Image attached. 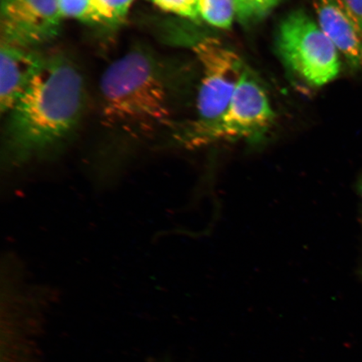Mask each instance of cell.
Listing matches in <instances>:
<instances>
[{"instance_id":"obj_1","label":"cell","mask_w":362,"mask_h":362,"mask_svg":"<svg viewBox=\"0 0 362 362\" xmlns=\"http://www.w3.org/2000/svg\"><path fill=\"white\" fill-rule=\"evenodd\" d=\"M83 76L61 52L44 56L33 80L7 112L4 157L21 165L51 153L74 133L83 115Z\"/></svg>"},{"instance_id":"obj_2","label":"cell","mask_w":362,"mask_h":362,"mask_svg":"<svg viewBox=\"0 0 362 362\" xmlns=\"http://www.w3.org/2000/svg\"><path fill=\"white\" fill-rule=\"evenodd\" d=\"M104 123L130 134L148 133L168 123V84L161 63L147 48L135 47L117 59L100 80Z\"/></svg>"},{"instance_id":"obj_3","label":"cell","mask_w":362,"mask_h":362,"mask_svg":"<svg viewBox=\"0 0 362 362\" xmlns=\"http://www.w3.org/2000/svg\"><path fill=\"white\" fill-rule=\"evenodd\" d=\"M194 49L203 67V78L197 97V120L185 133L183 141L200 144L208 142L228 110L245 69L241 58L215 38L201 40Z\"/></svg>"},{"instance_id":"obj_4","label":"cell","mask_w":362,"mask_h":362,"mask_svg":"<svg viewBox=\"0 0 362 362\" xmlns=\"http://www.w3.org/2000/svg\"><path fill=\"white\" fill-rule=\"evenodd\" d=\"M279 47L288 67L308 83L320 87L339 74L337 48L318 23L304 12L291 13L282 22Z\"/></svg>"},{"instance_id":"obj_5","label":"cell","mask_w":362,"mask_h":362,"mask_svg":"<svg viewBox=\"0 0 362 362\" xmlns=\"http://www.w3.org/2000/svg\"><path fill=\"white\" fill-rule=\"evenodd\" d=\"M274 112L264 88L247 70L244 71L228 110L210 134L216 139H255L269 128Z\"/></svg>"},{"instance_id":"obj_6","label":"cell","mask_w":362,"mask_h":362,"mask_svg":"<svg viewBox=\"0 0 362 362\" xmlns=\"http://www.w3.org/2000/svg\"><path fill=\"white\" fill-rule=\"evenodd\" d=\"M58 0H1V40L35 48L56 38L62 21Z\"/></svg>"},{"instance_id":"obj_7","label":"cell","mask_w":362,"mask_h":362,"mask_svg":"<svg viewBox=\"0 0 362 362\" xmlns=\"http://www.w3.org/2000/svg\"><path fill=\"white\" fill-rule=\"evenodd\" d=\"M317 23L348 64L362 69V26L342 0H315Z\"/></svg>"},{"instance_id":"obj_8","label":"cell","mask_w":362,"mask_h":362,"mask_svg":"<svg viewBox=\"0 0 362 362\" xmlns=\"http://www.w3.org/2000/svg\"><path fill=\"white\" fill-rule=\"evenodd\" d=\"M43 54L1 40L0 45V108L11 110L42 66Z\"/></svg>"},{"instance_id":"obj_9","label":"cell","mask_w":362,"mask_h":362,"mask_svg":"<svg viewBox=\"0 0 362 362\" xmlns=\"http://www.w3.org/2000/svg\"><path fill=\"white\" fill-rule=\"evenodd\" d=\"M134 0H90L86 22L113 26L123 21Z\"/></svg>"},{"instance_id":"obj_10","label":"cell","mask_w":362,"mask_h":362,"mask_svg":"<svg viewBox=\"0 0 362 362\" xmlns=\"http://www.w3.org/2000/svg\"><path fill=\"white\" fill-rule=\"evenodd\" d=\"M199 15L212 26L229 29L237 16L235 0H198Z\"/></svg>"},{"instance_id":"obj_11","label":"cell","mask_w":362,"mask_h":362,"mask_svg":"<svg viewBox=\"0 0 362 362\" xmlns=\"http://www.w3.org/2000/svg\"><path fill=\"white\" fill-rule=\"evenodd\" d=\"M237 16L243 23L259 21L273 10L280 0H235Z\"/></svg>"},{"instance_id":"obj_12","label":"cell","mask_w":362,"mask_h":362,"mask_svg":"<svg viewBox=\"0 0 362 362\" xmlns=\"http://www.w3.org/2000/svg\"><path fill=\"white\" fill-rule=\"evenodd\" d=\"M162 11L174 13L192 21L200 18L198 10V0H151Z\"/></svg>"},{"instance_id":"obj_13","label":"cell","mask_w":362,"mask_h":362,"mask_svg":"<svg viewBox=\"0 0 362 362\" xmlns=\"http://www.w3.org/2000/svg\"><path fill=\"white\" fill-rule=\"evenodd\" d=\"M90 0H58V8L62 19L85 21Z\"/></svg>"},{"instance_id":"obj_14","label":"cell","mask_w":362,"mask_h":362,"mask_svg":"<svg viewBox=\"0 0 362 362\" xmlns=\"http://www.w3.org/2000/svg\"><path fill=\"white\" fill-rule=\"evenodd\" d=\"M342 1L362 26V0H342Z\"/></svg>"},{"instance_id":"obj_15","label":"cell","mask_w":362,"mask_h":362,"mask_svg":"<svg viewBox=\"0 0 362 362\" xmlns=\"http://www.w3.org/2000/svg\"><path fill=\"white\" fill-rule=\"evenodd\" d=\"M358 189H359V192H360L361 196L362 197V177L360 180V182H359V185H358Z\"/></svg>"}]
</instances>
